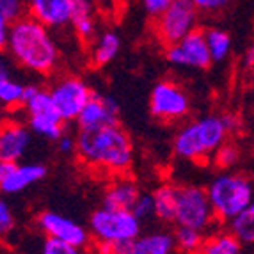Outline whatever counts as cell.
Wrapping results in <instances>:
<instances>
[{
	"label": "cell",
	"instance_id": "44dd1931",
	"mask_svg": "<svg viewBox=\"0 0 254 254\" xmlns=\"http://www.w3.org/2000/svg\"><path fill=\"white\" fill-rule=\"evenodd\" d=\"M71 27L80 41H93L96 38V21L93 16V5L89 0H76L73 11Z\"/></svg>",
	"mask_w": 254,
	"mask_h": 254
},
{
	"label": "cell",
	"instance_id": "d6a6232c",
	"mask_svg": "<svg viewBox=\"0 0 254 254\" xmlns=\"http://www.w3.org/2000/svg\"><path fill=\"white\" fill-rule=\"evenodd\" d=\"M55 146H57V151L63 153V155H71V153H76V135H69L64 131L59 139L55 140Z\"/></svg>",
	"mask_w": 254,
	"mask_h": 254
},
{
	"label": "cell",
	"instance_id": "4dcf8cb0",
	"mask_svg": "<svg viewBox=\"0 0 254 254\" xmlns=\"http://www.w3.org/2000/svg\"><path fill=\"white\" fill-rule=\"evenodd\" d=\"M173 2L174 0H142V9L146 11L148 16L157 20L158 16H162L173 5Z\"/></svg>",
	"mask_w": 254,
	"mask_h": 254
},
{
	"label": "cell",
	"instance_id": "83f0119b",
	"mask_svg": "<svg viewBox=\"0 0 254 254\" xmlns=\"http://www.w3.org/2000/svg\"><path fill=\"white\" fill-rule=\"evenodd\" d=\"M213 164L219 167V169L226 171V169H231L235 164H238L240 160V149L238 146H235L233 142H226L222 144L215 153H213Z\"/></svg>",
	"mask_w": 254,
	"mask_h": 254
},
{
	"label": "cell",
	"instance_id": "7c38bea8",
	"mask_svg": "<svg viewBox=\"0 0 254 254\" xmlns=\"http://www.w3.org/2000/svg\"><path fill=\"white\" fill-rule=\"evenodd\" d=\"M47 173V167L43 164L0 162V189L4 194H20L41 182Z\"/></svg>",
	"mask_w": 254,
	"mask_h": 254
},
{
	"label": "cell",
	"instance_id": "f1b7e54d",
	"mask_svg": "<svg viewBox=\"0 0 254 254\" xmlns=\"http://www.w3.org/2000/svg\"><path fill=\"white\" fill-rule=\"evenodd\" d=\"M39 254H82V249L66 242L55 240V238H45Z\"/></svg>",
	"mask_w": 254,
	"mask_h": 254
},
{
	"label": "cell",
	"instance_id": "1f68e13d",
	"mask_svg": "<svg viewBox=\"0 0 254 254\" xmlns=\"http://www.w3.org/2000/svg\"><path fill=\"white\" fill-rule=\"evenodd\" d=\"M14 228V213L7 201H0V233L7 235Z\"/></svg>",
	"mask_w": 254,
	"mask_h": 254
},
{
	"label": "cell",
	"instance_id": "f546056e",
	"mask_svg": "<svg viewBox=\"0 0 254 254\" xmlns=\"http://www.w3.org/2000/svg\"><path fill=\"white\" fill-rule=\"evenodd\" d=\"M131 212L135 213L137 219L146 220L149 217H155V199H153V194H146V192H140L139 199L135 201Z\"/></svg>",
	"mask_w": 254,
	"mask_h": 254
},
{
	"label": "cell",
	"instance_id": "52a82bcc",
	"mask_svg": "<svg viewBox=\"0 0 254 254\" xmlns=\"http://www.w3.org/2000/svg\"><path fill=\"white\" fill-rule=\"evenodd\" d=\"M199 23V9L190 0H174L167 11L155 20V34L164 45L171 47L185 39Z\"/></svg>",
	"mask_w": 254,
	"mask_h": 254
},
{
	"label": "cell",
	"instance_id": "4fadbf2b",
	"mask_svg": "<svg viewBox=\"0 0 254 254\" xmlns=\"http://www.w3.org/2000/svg\"><path fill=\"white\" fill-rule=\"evenodd\" d=\"M118 119L119 105L114 98L94 93L75 123L78 130H96V128L118 125Z\"/></svg>",
	"mask_w": 254,
	"mask_h": 254
},
{
	"label": "cell",
	"instance_id": "5bb4252c",
	"mask_svg": "<svg viewBox=\"0 0 254 254\" xmlns=\"http://www.w3.org/2000/svg\"><path fill=\"white\" fill-rule=\"evenodd\" d=\"M76 0H27L29 16L41 21L48 29L71 25Z\"/></svg>",
	"mask_w": 254,
	"mask_h": 254
},
{
	"label": "cell",
	"instance_id": "7a4b0ae2",
	"mask_svg": "<svg viewBox=\"0 0 254 254\" xmlns=\"http://www.w3.org/2000/svg\"><path fill=\"white\" fill-rule=\"evenodd\" d=\"M76 155L93 169L125 174L133 162V144L130 135L119 125L96 130H78Z\"/></svg>",
	"mask_w": 254,
	"mask_h": 254
},
{
	"label": "cell",
	"instance_id": "603a6c76",
	"mask_svg": "<svg viewBox=\"0 0 254 254\" xmlns=\"http://www.w3.org/2000/svg\"><path fill=\"white\" fill-rule=\"evenodd\" d=\"M27 94V84L16 80L13 75L0 78V103L7 110L23 107Z\"/></svg>",
	"mask_w": 254,
	"mask_h": 254
},
{
	"label": "cell",
	"instance_id": "4316f807",
	"mask_svg": "<svg viewBox=\"0 0 254 254\" xmlns=\"http://www.w3.org/2000/svg\"><path fill=\"white\" fill-rule=\"evenodd\" d=\"M29 14L27 0H0V21L13 25Z\"/></svg>",
	"mask_w": 254,
	"mask_h": 254
},
{
	"label": "cell",
	"instance_id": "484cf974",
	"mask_svg": "<svg viewBox=\"0 0 254 254\" xmlns=\"http://www.w3.org/2000/svg\"><path fill=\"white\" fill-rule=\"evenodd\" d=\"M204 231L199 229H192L185 228V226H176V231H174V244H176V249L182 251L183 254H197L201 253V247L204 244Z\"/></svg>",
	"mask_w": 254,
	"mask_h": 254
},
{
	"label": "cell",
	"instance_id": "2e32d148",
	"mask_svg": "<svg viewBox=\"0 0 254 254\" xmlns=\"http://www.w3.org/2000/svg\"><path fill=\"white\" fill-rule=\"evenodd\" d=\"M139 195L140 190L135 182L128 178H118L103 192V206L116 210H131Z\"/></svg>",
	"mask_w": 254,
	"mask_h": 254
},
{
	"label": "cell",
	"instance_id": "836d02e7",
	"mask_svg": "<svg viewBox=\"0 0 254 254\" xmlns=\"http://www.w3.org/2000/svg\"><path fill=\"white\" fill-rule=\"evenodd\" d=\"M194 2V5L203 13H217L228 5L229 0H190Z\"/></svg>",
	"mask_w": 254,
	"mask_h": 254
},
{
	"label": "cell",
	"instance_id": "3957f363",
	"mask_svg": "<svg viewBox=\"0 0 254 254\" xmlns=\"http://www.w3.org/2000/svg\"><path fill=\"white\" fill-rule=\"evenodd\" d=\"M237 127L238 119L231 114H212L194 119L190 123L183 125L174 135V155L189 162H199L213 157V153L228 142L229 133L237 130Z\"/></svg>",
	"mask_w": 254,
	"mask_h": 254
},
{
	"label": "cell",
	"instance_id": "8992f818",
	"mask_svg": "<svg viewBox=\"0 0 254 254\" xmlns=\"http://www.w3.org/2000/svg\"><path fill=\"white\" fill-rule=\"evenodd\" d=\"M217 220L206 189L197 185L178 187V213L176 226L206 231Z\"/></svg>",
	"mask_w": 254,
	"mask_h": 254
},
{
	"label": "cell",
	"instance_id": "ac0fdd59",
	"mask_svg": "<svg viewBox=\"0 0 254 254\" xmlns=\"http://www.w3.org/2000/svg\"><path fill=\"white\" fill-rule=\"evenodd\" d=\"M153 199H155V217L160 222L171 224L176 222V213H178V187L160 185L157 190L153 192Z\"/></svg>",
	"mask_w": 254,
	"mask_h": 254
},
{
	"label": "cell",
	"instance_id": "7402d4cb",
	"mask_svg": "<svg viewBox=\"0 0 254 254\" xmlns=\"http://www.w3.org/2000/svg\"><path fill=\"white\" fill-rule=\"evenodd\" d=\"M242 246L231 231H217L204 238L201 254H242Z\"/></svg>",
	"mask_w": 254,
	"mask_h": 254
},
{
	"label": "cell",
	"instance_id": "ffe728a7",
	"mask_svg": "<svg viewBox=\"0 0 254 254\" xmlns=\"http://www.w3.org/2000/svg\"><path fill=\"white\" fill-rule=\"evenodd\" d=\"M64 121L59 112H48V114L27 116V125L30 131L47 140H57L64 133Z\"/></svg>",
	"mask_w": 254,
	"mask_h": 254
},
{
	"label": "cell",
	"instance_id": "6da1fadb",
	"mask_svg": "<svg viewBox=\"0 0 254 254\" xmlns=\"http://www.w3.org/2000/svg\"><path fill=\"white\" fill-rule=\"evenodd\" d=\"M4 50L21 68L38 75H50L59 63V47L50 29L32 16H25L9 27Z\"/></svg>",
	"mask_w": 254,
	"mask_h": 254
},
{
	"label": "cell",
	"instance_id": "d4e9b609",
	"mask_svg": "<svg viewBox=\"0 0 254 254\" xmlns=\"http://www.w3.org/2000/svg\"><path fill=\"white\" fill-rule=\"evenodd\" d=\"M204 38H206L208 48H210V54H212L213 63H224L226 59L231 54V38L226 30L222 29H206L204 30Z\"/></svg>",
	"mask_w": 254,
	"mask_h": 254
},
{
	"label": "cell",
	"instance_id": "e575fe53",
	"mask_svg": "<svg viewBox=\"0 0 254 254\" xmlns=\"http://www.w3.org/2000/svg\"><path fill=\"white\" fill-rule=\"evenodd\" d=\"M244 63H246L247 69H249V78H251V85L254 87V45L247 50L246 57H244Z\"/></svg>",
	"mask_w": 254,
	"mask_h": 254
},
{
	"label": "cell",
	"instance_id": "cb8c5ba5",
	"mask_svg": "<svg viewBox=\"0 0 254 254\" xmlns=\"http://www.w3.org/2000/svg\"><path fill=\"white\" fill-rule=\"evenodd\" d=\"M229 224V231L244 244V246H254V201L242 210Z\"/></svg>",
	"mask_w": 254,
	"mask_h": 254
},
{
	"label": "cell",
	"instance_id": "9c48e42d",
	"mask_svg": "<svg viewBox=\"0 0 254 254\" xmlns=\"http://www.w3.org/2000/svg\"><path fill=\"white\" fill-rule=\"evenodd\" d=\"M54 105L61 118L69 123L76 121L84 107L93 98V89L78 76H63L50 85Z\"/></svg>",
	"mask_w": 254,
	"mask_h": 254
},
{
	"label": "cell",
	"instance_id": "277c9868",
	"mask_svg": "<svg viewBox=\"0 0 254 254\" xmlns=\"http://www.w3.org/2000/svg\"><path fill=\"white\" fill-rule=\"evenodd\" d=\"M217 220L231 222L254 201V180L240 173H220L206 187Z\"/></svg>",
	"mask_w": 254,
	"mask_h": 254
},
{
	"label": "cell",
	"instance_id": "5b68a950",
	"mask_svg": "<svg viewBox=\"0 0 254 254\" xmlns=\"http://www.w3.org/2000/svg\"><path fill=\"white\" fill-rule=\"evenodd\" d=\"M142 220L137 219L131 210H116L102 206L93 212L89 219L91 237L105 244H131L140 237Z\"/></svg>",
	"mask_w": 254,
	"mask_h": 254
},
{
	"label": "cell",
	"instance_id": "d590c367",
	"mask_svg": "<svg viewBox=\"0 0 254 254\" xmlns=\"http://www.w3.org/2000/svg\"><path fill=\"white\" fill-rule=\"evenodd\" d=\"M197 254H201V253H197Z\"/></svg>",
	"mask_w": 254,
	"mask_h": 254
},
{
	"label": "cell",
	"instance_id": "8fae6325",
	"mask_svg": "<svg viewBox=\"0 0 254 254\" xmlns=\"http://www.w3.org/2000/svg\"><path fill=\"white\" fill-rule=\"evenodd\" d=\"M36 224L45 237L66 242V244H71V246L80 247V249L87 246V242H89V229H85L76 220L69 219L63 213L52 212V210L43 212L36 219Z\"/></svg>",
	"mask_w": 254,
	"mask_h": 254
},
{
	"label": "cell",
	"instance_id": "e0dca14e",
	"mask_svg": "<svg viewBox=\"0 0 254 254\" xmlns=\"http://www.w3.org/2000/svg\"><path fill=\"white\" fill-rule=\"evenodd\" d=\"M174 249V235L167 231H151L140 235L131 242L128 254H173Z\"/></svg>",
	"mask_w": 254,
	"mask_h": 254
},
{
	"label": "cell",
	"instance_id": "d6986e66",
	"mask_svg": "<svg viewBox=\"0 0 254 254\" xmlns=\"http://www.w3.org/2000/svg\"><path fill=\"white\" fill-rule=\"evenodd\" d=\"M121 50V39L112 30H105L91 41V61L94 66H105L118 57Z\"/></svg>",
	"mask_w": 254,
	"mask_h": 254
},
{
	"label": "cell",
	"instance_id": "ba28073f",
	"mask_svg": "<svg viewBox=\"0 0 254 254\" xmlns=\"http://www.w3.org/2000/svg\"><path fill=\"white\" fill-rule=\"evenodd\" d=\"M149 112L162 123L180 121L190 112L189 94L173 80L157 82L149 93Z\"/></svg>",
	"mask_w": 254,
	"mask_h": 254
},
{
	"label": "cell",
	"instance_id": "9a60e30c",
	"mask_svg": "<svg viewBox=\"0 0 254 254\" xmlns=\"http://www.w3.org/2000/svg\"><path fill=\"white\" fill-rule=\"evenodd\" d=\"M30 128L29 125L18 121H5L0 131V158L2 162H20L25 157L30 146Z\"/></svg>",
	"mask_w": 254,
	"mask_h": 254
},
{
	"label": "cell",
	"instance_id": "30bf717a",
	"mask_svg": "<svg viewBox=\"0 0 254 254\" xmlns=\"http://www.w3.org/2000/svg\"><path fill=\"white\" fill-rule=\"evenodd\" d=\"M165 57L169 64L187 69H206L213 63L204 32L199 29L194 30L192 34H189L176 45L167 47Z\"/></svg>",
	"mask_w": 254,
	"mask_h": 254
}]
</instances>
